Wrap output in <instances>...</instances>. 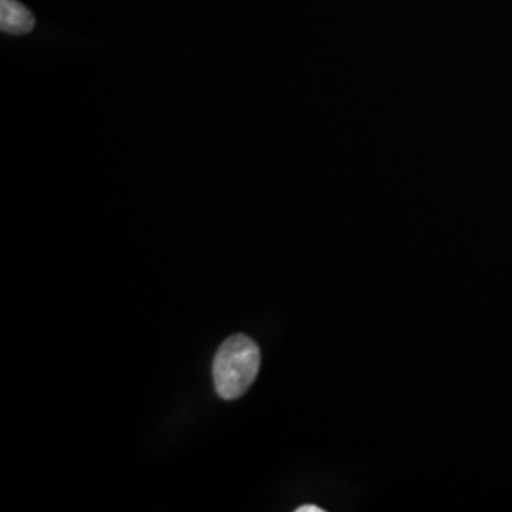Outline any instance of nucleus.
I'll return each instance as SVG.
<instances>
[{"instance_id":"3","label":"nucleus","mask_w":512,"mask_h":512,"mask_svg":"<svg viewBox=\"0 0 512 512\" xmlns=\"http://www.w3.org/2000/svg\"><path fill=\"white\" fill-rule=\"evenodd\" d=\"M298 512H323V509L315 505H304V507H298Z\"/></svg>"},{"instance_id":"2","label":"nucleus","mask_w":512,"mask_h":512,"mask_svg":"<svg viewBox=\"0 0 512 512\" xmlns=\"http://www.w3.org/2000/svg\"><path fill=\"white\" fill-rule=\"evenodd\" d=\"M0 29L10 35H27L35 29V16L18 0H0Z\"/></svg>"},{"instance_id":"1","label":"nucleus","mask_w":512,"mask_h":512,"mask_svg":"<svg viewBox=\"0 0 512 512\" xmlns=\"http://www.w3.org/2000/svg\"><path fill=\"white\" fill-rule=\"evenodd\" d=\"M260 368V349L245 336H230L213 361V380L220 399L236 401L255 382Z\"/></svg>"}]
</instances>
